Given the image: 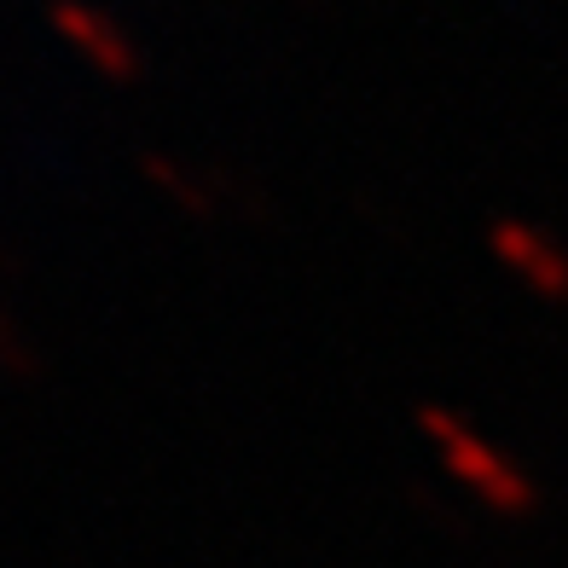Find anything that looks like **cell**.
I'll return each mask as SVG.
<instances>
[{
	"label": "cell",
	"instance_id": "cell-1",
	"mask_svg": "<svg viewBox=\"0 0 568 568\" xmlns=\"http://www.w3.org/2000/svg\"><path fill=\"white\" fill-rule=\"evenodd\" d=\"M418 424L435 447H442L447 458V470L470 487V494H481L487 505H494L499 516H528L539 505V487L534 476L516 464L510 453H499L494 442H481V435L458 418V412H442V406H424L418 412Z\"/></svg>",
	"mask_w": 568,
	"mask_h": 568
},
{
	"label": "cell",
	"instance_id": "cell-2",
	"mask_svg": "<svg viewBox=\"0 0 568 568\" xmlns=\"http://www.w3.org/2000/svg\"><path fill=\"white\" fill-rule=\"evenodd\" d=\"M53 30L99 75H105V82H140V75H145V59H140V47L128 41L122 23H111L105 12H93V7H82V0H53Z\"/></svg>",
	"mask_w": 568,
	"mask_h": 568
},
{
	"label": "cell",
	"instance_id": "cell-3",
	"mask_svg": "<svg viewBox=\"0 0 568 568\" xmlns=\"http://www.w3.org/2000/svg\"><path fill=\"white\" fill-rule=\"evenodd\" d=\"M494 255L546 302H568V250L528 221H494Z\"/></svg>",
	"mask_w": 568,
	"mask_h": 568
},
{
	"label": "cell",
	"instance_id": "cell-4",
	"mask_svg": "<svg viewBox=\"0 0 568 568\" xmlns=\"http://www.w3.org/2000/svg\"><path fill=\"white\" fill-rule=\"evenodd\" d=\"M140 169H145L151 180H158V186H163V192L180 203V210H186V215L210 221V215L221 210V197H215V186H210V180H197L186 163H169L163 151H145V158H140Z\"/></svg>",
	"mask_w": 568,
	"mask_h": 568
},
{
	"label": "cell",
	"instance_id": "cell-5",
	"mask_svg": "<svg viewBox=\"0 0 568 568\" xmlns=\"http://www.w3.org/2000/svg\"><path fill=\"white\" fill-rule=\"evenodd\" d=\"M0 372H7V377H23V383L47 372L41 348L30 343V331H23V325L7 314V307H0Z\"/></svg>",
	"mask_w": 568,
	"mask_h": 568
},
{
	"label": "cell",
	"instance_id": "cell-6",
	"mask_svg": "<svg viewBox=\"0 0 568 568\" xmlns=\"http://www.w3.org/2000/svg\"><path fill=\"white\" fill-rule=\"evenodd\" d=\"M0 273H23V262H18V255H7V250H0Z\"/></svg>",
	"mask_w": 568,
	"mask_h": 568
}]
</instances>
